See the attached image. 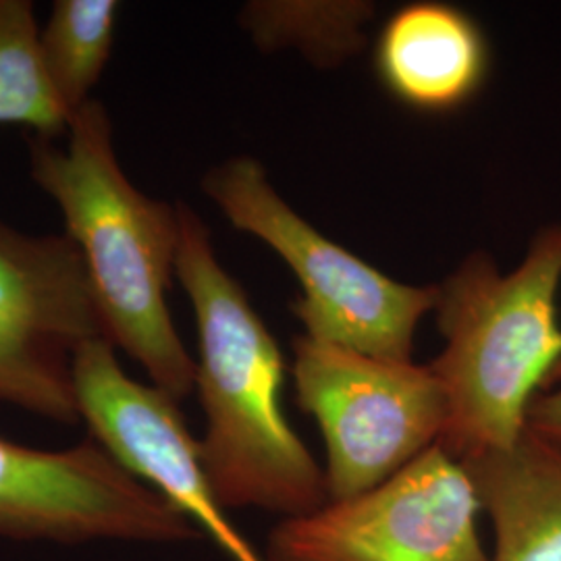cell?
I'll return each mask as SVG.
<instances>
[{"label": "cell", "instance_id": "7a4b0ae2", "mask_svg": "<svg viewBox=\"0 0 561 561\" xmlns=\"http://www.w3.org/2000/svg\"><path fill=\"white\" fill-rule=\"evenodd\" d=\"M30 178L57 204L80 250L104 335L180 401L194 391L196 358L183 345L167 291L180 248L178 204L138 190L121 167L115 127L92 99L73 113L67 144L27 141Z\"/></svg>", "mask_w": 561, "mask_h": 561}, {"label": "cell", "instance_id": "ba28073f", "mask_svg": "<svg viewBox=\"0 0 561 561\" xmlns=\"http://www.w3.org/2000/svg\"><path fill=\"white\" fill-rule=\"evenodd\" d=\"M201 535L94 439L36 449L0 437V539L187 542Z\"/></svg>", "mask_w": 561, "mask_h": 561}, {"label": "cell", "instance_id": "4fadbf2b", "mask_svg": "<svg viewBox=\"0 0 561 561\" xmlns=\"http://www.w3.org/2000/svg\"><path fill=\"white\" fill-rule=\"evenodd\" d=\"M119 0H55L41 27V55L69 121L85 102L115 48Z\"/></svg>", "mask_w": 561, "mask_h": 561}, {"label": "cell", "instance_id": "8992f818", "mask_svg": "<svg viewBox=\"0 0 561 561\" xmlns=\"http://www.w3.org/2000/svg\"><path fill=\"white\" fill-rule=\"evenodd\" d=\"M468 470L442 443L350 500L283 518L266 561H491Z\"/></svg>", "mask_w": 561, "mask_h": 561}, {"label": "cell", "instance_id": "9c48e42d", "mask_svg": "<svg viewBox=\"0 0 561 561\" xmlns=\"http://www.w3.org/2000/svg\"><path fill=\"white\" fill-rule=\"evenodd\" d=\"M106 340L85 341L73 356V391L90 439L159 493L233 561H266L227 518L206 477L201 443L180 401L152 382L131 379Z\"/></svg>", "mask_w": 561, "mask_h": 561}, {"label": "cell", "instance_id": "2e32d148", "mask_svg": "<svg viewBox=\"0 0 561 561\" xmlns=\"http://www.w3.org/2000/svg\"><path fill=\"white\" fill-rule=\"evenodd\" d=\"M556 385H561V358L558 364H556V368H553V373L549 375V379H547V385H545V389H551V387H556ZM542 389V391H545Z\"/></svg>", "mask_w": 561, "mask_h": 561}, {"label": "cell", "instance_id": "5b68a950", "mask_svg": "<svg viewBox=\"0 0 561 561\" xmlns=\"http://www.w3.org/2000/svg\"><path fill=\"white\" fill-rule=\"evenodd\" d=\"M296 401L319 422L329 502L356 497L442 442L447 401L428 364L377 358L298 335Z\"/></svg>", "mask_w": 561, "mask_h": 561}, {"label": "cell", "instance_id": "7c38bea8", "mask_svg": "<svg viewBox=\"0 0 561 561\" xmlns=\"http://www.w3.org/2000/svg\"><path fill=\"white\" fill-rule=\"evenodd\" d=\"M373 15L370 2L356 0H254L241 9L240 23L264 53L294 48L319 67H335L364 48Z\"/></svg>", "mask_w": 561, "mask_h": 561}, {"label": "cell", "instance_id": "3957f363", "mask_svg": "<svg viewBox=\"0 0 561 561\" xmlns=\"http://www.w3.org/2000/svg\"><path fill=\"white\" fill-rule=\"evenodd\" d=\"M560 285L561 222L542 227L514 271L474 252L437 285L445 347L428 366L447 401L439 443L454 458L510 449L526 433L561 358Z\"/></svg>", "mask_w": 561, "mask_h": 561}, {"label": "cell", "instance_id": "30bf717a", "mask_svg": "<svg viewBox=\"0 0 561 561\" xmlns=\"http://www.w3.org/2000/svg\"><path fill=\"white\" fill-rule=\"evenodd\" d=\"M489 46L477 21L442 2L403 7L382 27L377 71L398 101L419 111H454L486 78Z\"/></svg>", "mask_w": 561, "mask_h": 561}, {"label": "cell", "instance_id": "6da1fadb", "mask_svg": "<svg viewBox=\"0 0 561 561\" xmlns=\"http://www.w3.org/2000/svg\"><path fill=\"white\" fill-rule=\"evenodd\" d=\"M175 277L196 319L201 458L222 510L306 516L329 502L324 470L280 405L285 358L240 280L222 266L201 215L180 202Z\"/></svg>", "mask_w": 561, "mask_h": 561}, {"label": "cell", "instance_id": "277c9868", "mask_svg": "<svg viewBox=\"0 0 561 561\" xmlns=\"http://www.w3.org/2000/svg\"><path fill=\"white\" fill-rule=\"evenodd\" d=\"M225 219L266 243L300 280L294 314L306 335L387 360H412L419 322L437 306V285H405L347 252L283 201L254 157H231L202 178Z\"/></svg>", "mask_w": 561, "mask_h": 561}, {"label": "cell", "instance_id": "9a60e30c", "mask_svg": "<svg viewBox=\"0 0 561 561\" xmlns=\"http://www.w3.org/2000/svg\"><path fill=\"white\" fill-rule=\"evenodd\" d=\"M526 426L561 451V385L545 389L533 400Z\"/></svg>", "mask_w": 561, "mask_h": 561}, {"label": "cell", "instance_id": "5bb4252c", "mask_svg": "<svg viewBox=\"0 0 561 561\" xmlns=\"http://www.w3.org/2000/svg\"><path fill=\"white\" fill-rule=\"evenodd\" d=\"M0 125L27 127L48 140L69 129L42 62L41 27L30 0H0Z\"/></svg>", "mask_w": 561, "mask_h": 561}, {"label": "cell", "instance_id": "52a82bcc", "mask_svg": "<svg viewBox=\"0 0 561 561\" xmlns=\"http://www.w3.org/2000/svg\"><path fill=\"white\" fill-rule=\"evenodd\" d=\"M96 337L104 324L73 240L0 219V403L78 424L73 356Z\"/></svg>", "mask_w": 561, "mask_h": 561}, {"label": "cell", "instance_id": "8fae6325", "mask_svg": "<svg viewBox=\"0 0 561 561\" xmlns=\"http://www.w3.org/2000/svg\"><path fill=\"white\" fill-rule=\"evenodd\" d=\"M493 526L491 561H561V451L530 428L461 460Z\"/></svg>", "mask_w": 561, "mask_h": 561}]
</instances>
